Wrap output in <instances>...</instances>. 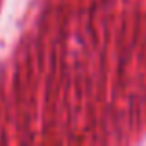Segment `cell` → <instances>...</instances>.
Instances as JSON below:
<instances>
[]
</instances>
